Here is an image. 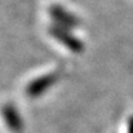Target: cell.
<instances>
[{
	"instance_id": "cell-1",
	"label": "cell",
	"mask_w": 133,
	"mask_h": 133,
	"mask_svg": "<svg viewBox=\"0 0 133 133\" xmlns=\"http://www.w3.org/2000/svg\"><path fill=\"white\" fill-rule=\"evenodd\" d=\"M58 78H59L58 72H49V74H45V75L36 78L35 80L30 82L29 85L26 87V94L30 98H36V97L42 96L45 90H48L58 80Z\"/></svg>"
},
{
	"instance_id": "cell-2",
	"label": "cell",
	"mask_w": 133,
	"mask_h": 133,
	"mask_svg": "<svg viewBox=\"0 0 133 133\" xmlns=\"http://www.w3.org/2000/svg\"><path fill=\"white\" fill-rule=\"evenodd\" d=\"M1 116L8 127V129L13 133H21L23 129V123L19 116L18 110L12 103H4L1 106Z\"/></svg>"
},
{
	"instance_id": "cell-3",
	"label": "cell",
	"mask_w": 133,
	"mask_h": 133,
	"mask_svg": "<svg viewBox=\"0 0 133 133\" xmlns=\"http://www.w3.org/2000/svg\"><path fill=\"white\" fill-rule=\"evenodd\" d=\"M49 34H50L54 39H57L61 44L66 45V46H67L70 50H72V52H80V50L83 49L82 43H80L76 38H74L72 35H70L69 31H67L65 27L53 26V27L49 29Z\"/></svg>"
},
{
	"instance_id": "cell-4",
	"label": "cell",
	"mask_w": 133,
	"mask_h": 133,
	"mask_svg": "<svg viewBox=\"0 0 133 133\" xmlns=\"http://www.w3.org/2000/svg\"><path fill=\"white\" fill-rule=\"evenodd\" d=\"M49 13H50V16H52L53 19H56L59 25H62L61 27L75 26V25L78 23V19H76L74 16L69 14L66 10H63V9H62L61 6H58V5L50 6V8H49Z\"/></svg>"
}]
</instances>
